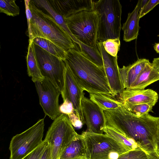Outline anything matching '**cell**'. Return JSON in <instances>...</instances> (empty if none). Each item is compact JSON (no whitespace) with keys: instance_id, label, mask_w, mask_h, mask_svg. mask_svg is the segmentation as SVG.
<instances>
[{"instance_id":"1","label":"cell","mask_w":159,"mask_h":159,"mask_svg":"<svg viewBox=\"0 0 159 159\" xmlns=\"http://www.w3.org/2000/svg\"><path fill=\"white\" fill-rule=\"evenodd\" d=\"M106 126L111 127L133 140L148 154L157 152L156 139L159 117L149 113L137 116L119 107L104 111Z\"/></svg>"},{"instance_id":"2","label":"cell","mask_w":159,"mask_h":159,"mask_svg":"<svg viewBox=\"0 0 159 159\" xmlns=\"http://www.w3.org/2000/svg\"><path fill=\"white\" fill-rule=\"evenodd\" d=\"M67 53L64 61L84 91L89 94L101 93L113 97L104 68L95 64L75 48Z\"/></svg>"},{"instance_id":"3","label":"cell","mask_w":159,"mask_h":159,"mask_svg":"<svg viewBox=\"0 0 159 159\" xmlns=\"http://www.w3.org/2000/svg\"><path fill=\"white\" fill-rule=\"evenodd\" d=\"M29 7L32 13L30 25L32 39L37 37L46 39L66 51L75 48L74 43L63 29L31 0Z\"/></svg>"},{"instance_id":"4","label":"cell","mask_w":159,"mask_h":159,"mask_svg":"<svg viewBox=\"0 0 159 159\" xmlns=\"http://www.w3.org/2000/svg\"><path fill=\"white\" fill-rule=\"evenodd\" d=\"M92 10L99 16L97 42L119 39L122 6L118 0H93Z\"/></svg>"},{"instance_id":"5","label":"cell","mask_w":159,"mask_h":159,"mask_svg":"<svg viewBox=\"0 0 159 159\" xmlns=\"http://www.w3.org/2000/svg\"><path fill=\"white\" fill-rule=\"evenodd\" d=\"M65 19L69 29L77 40L88 46L97 47L99 17L96 11H82Z\"/></svg>"},{"instance_id":"6","label":"cell","mask_w":159,"mask_h":159,"mask_svg":"<svg viewBox=\"0 0 159 159\" xmlns=\"http://www.w3.org/2000/svg\"><path fill=\"white\" fill-rule=\"evenodd\" d=\"M88 159H117L128 151L121 143L106 134L84 132Z\"/></svg>"},{"instance_id":"7","label":"cell","mask_w":159,"mask_h":159,"mask_svg":"<svg viewBox=\"0 0 159 159\" xmlns=\"http://www.w3.org/2000/svg\"><path fill=\"white\" fill-rule=\"evenodd\" d=\"M77 134L67 115L61 114L54 120L44 139L50 146L52 159H58Z\"/></svg>"},{"instance_id":"8","label":"cell","mask_w":159,"mask_h":159,"mask_svg":"<svg viewBox=\"0 0 159 159\" xmlns=\"http://www.w3.org/2000/svg\"><path fill=\"white\" fill-rule=\"evenodd\" d=\"M44 119L39 120L23 132L14 136L9 145L10 159H22L43 142Z\"/></svg>"},{"instance_id":"9","label":"cell","mask_w":159,"mask_h":159,"mask_svg":"<svg viewBox=\"0 0 159 159\" xmlns=\"http://www.w3.org/2000/svg\"><path fill=\"white\" fill-rule=\"evenodd\" d=\"M34 44V49L39 68L44 78L49 80L64 93L66 65L64 61Z\"/></svg>"},{"instance_id":"10","label":"cell","mask_w":159,"mask_h":159,"mask_svg":"<svg viewBox=\"0 0 159 159\" xmlns=\"http://www.w3.org/2000/svg\"><path fill=\"white\" fill-rule=\"evenodd\" d=\"M39 103L46 116L55 120L61 114L59 109V98L61 93L48 79L34 83Z\"/></svg>"},{"instance_id":"11","label":"cell","mask_w":159,"mask_h":159,"mask_svg":"<svg viewBox=\"0 0 159 159\" xmlns=\"http://www.w3.org/2000/svg\"><path fill=\"white\" fill-rule=\"evenodd\" d=\"M81 109L87 132L102 134L106 126V119L104 111L96 104L85 97H83Z\"/></svg>"},{"instance_id":"12","label":"cell","mask_w":159,"mask_h":159,"mask_svg":"<svg viewBox=\"0 0 159 159\" xmlns=\"http://www.w3.org/2000/svg\"><path fill=\"white\" fill-rule=\"evenodd\" d=\"M97 46L102 57L103 67L112 97L117 96L124 90L120 77L117 56L113 57L107 53L102 43L97 42Z\"/></svg>"},{"instance_id":"13","label":"cell","mask_w":159,"mask_h":159,"mask_svg":"<svg viewBox=\"0 0 159 159\" xmlns=\"http://www.w3.org/2000/svg\"><path fill=\"white\" fill-rule=\"evenodd\" d=\"M84 91L66 65L64 91L62 97L63 100L67 98L72 103L75 113L83 125L85 124L81 109L82 99L84 94Z\"/></svg>"},{"instance_id":"14","label":"cell","mask_w":159,"mask_h":159,"mask_svg":"<svg viewBox=\"0 0 159 159\" xmlns=\"http://www.w3.org/2000/svg\"><path fill=\"white\" fill-rule=\"evenodd\" d=\"M118 96V100L122 104L147 103L153 107L157 102L159 98L157 93L151 89H126Z\"/></svg>"},{"instance_id":"15","label":"cell","mask_w":159,"mask_h":159,"mask_svg":"<svg viewBox=\"0 0 159 159\" xmlns=\"http://www.w3.org/2000/svg\"><path fill=\"white\" fill-rule=\"evenodd\" d=\"M52 7L65 19L82 11L92 10V0H49Z\"/></svg>"},{"instance_id":"16","label":"cell","mask_w":159,"mask_h":159,"mask_svg":"<svg viewBox=\"0 0 159 159\" xmlns=\"http://www.w3.org/2000/svg\"><path fill=\"white\" fill-rule=\"evenodd\" d=\"M150 62L145 58L139 59L127 66L119 68L122 85L124 89H129L146 65Z\"/></svg>"},{"instance_id":"17","label":"cell","mask_w":159,"mask_h":159,"mask_svg":"<svg viewBox=\"0 0 159 159\" xmlns=\"http://www.w3.org/2000/svg\"><path fill=\"white\" fill-rule=\"evenodd\" d=\"M142 0L138 1L133 11L128 14L126 21L123 24L122 29L124 32L123 40L129 42L136 39L139 35L140 27L139 11Z\"/></svg>"},{"instance_id":"18","label":"cell","mask_w":159,"mask_h":159,"mask_svg":"<svg viewBox=\"0 0 159 159\" xmlns=\"http://www.w3.org/2000/svg\"><path fill=\"white\" fill-rule=\"evenodd\" d=\"M32 1L37 7L53 19L70 36L75 44H78L79 41L72 35L70 30L65 18L52 7L49 0Z\"/></svg>"},{"instance_id":"19","label":"cell","mask_w":159,"mask_h":159,"mask_svg":"<svg viewBox=\"0 0 159 159\" xmlns=\"http://www.w3.org/2000/svg\"><path fill=\"white\" fill-rule=\"evenodd\" d=\"M58 159H88L83 134H78Z\"/></svg>"},{"instance_id":"20","label":"cell","mask_w":159,"mask_h":159,"mask_svg":"<svg viewBox=\"0 0 159 159\" xmlns=\"http://www.w3.org/2000/svg\"><path fill=\"white\" fill-rule=\"evenodd\" d=\"M28 74L34 82L42 80V75L39 66L33 39H29L28 52L26 57Z\"/></svg>"},{"instance_id":"21","label":"cell","mask_w":159,"mask_h":159,"mask_svg":"<svg viewBox=\"0 0 159 159\" xmlns=\"http://www.w3.org/2000/svg\"><path fill=\"white\" fill-rule=\"evenodd\" d=\"M159 80V73L150 62L143 70L129 89H144L149 85Z\"/></svg>"},{"instance_id":"22","label":"cell","mask_w":159,"mask_h":159,"mask_svg":"<svg viewBox=\"0 0 159 159\" xmlns=\"http://www.w3.org/2000/svg\"><path fill=\"white\" fill-rule=\"evenodd\" d=\"M34 44L58 58L64 60L67 56V51L50 41L37 37L33 39Z\"/></svg>"},{"instance_id":"23","label":"cell","mask_w":159,"mask_h":159,"mask_svg":"<svg viewBox=\"0 0 159 159\" xmlns=\"http://www.w3.org/2000/svg\"><path fill=\"white\" fill-rule=\"evenodd\" d=\"M90 99L104 111L115 109L121 106L122 103L108 95L101 93H90Z\"/></svg>"},{"instance_id":"24","label":"cell","mask_w":159,"mask_h":159,"mask_svg":"<svg viewBox=\"0 0 159 159\" xmlns=\"http://www.w3.org/2000/svg\"><path fill=\"white\" fill-rule=\"evenodd\" d=\"M103 130L105 134L122 144L128 151L140 148L133 140L111 127L106 126Z\"/></svg>"},{"instance_id":"25","label":"cell","mask_w":159,"mask_h":159,"mask_svg":"<svg viewBox=\"0 0 159 159\" xmlns=\"http://www.w3.org/2000/svg\"><path fill=\"white\" fill-rule=\"evenodd\" d=\"M79 50L84 57L98 66L103 68V63L102 56L98 47H92L87 45L79 41Z\"/></svg>"},{"instance_id":"26","label":"cell","mask_w":159,"mask_h":159,"mask_svg":"<svg viewBox=\"0 0 159 159\" xmlns=\"http://www.w3.org/2000/svg\"><path fill=\"white\" fill-rule=\"evenodd\" d=\"M0 12L7 16H15L19 15L20 9L14 0H0Z\"/></svg>"},{"instance_id":"27","label":"cell","mask_w":159,"mask_h":159,"mask_svg":"<svg viewBox=\"0 0 159 159\" xmlns=\"http://www.w3.org/2000/svg\"><path fill=\"white\" fill-rule=\"evenodd\" d=\"M123 106L127 110L139 116L149 113L152 110L153 106L147 103L131 104L124 103Z\"/></svg>"},{"instance_id":"28","label":"cell","mask_w":159,"mask_h":159,"mask_svg":"<svg viewBox=\"0 0 159 159\" xmlns=\"http://www.w3.org/2000/svg\"><path fill=\"white\" fill-rule=\"evenodd\" d=\"M117 159H152L150 156L140 148L128 151Z\"/></svg>"},{"instance_id":"29","label":"cell","mask_w":159,"mask_h":159,"mask_svg":"<svg viewBox=\"0 0 159 159\" xmlns=\"http://www.w3.org/2000/svg\"><path fill=\"white\" fill-rule=\"evenodd\" d=\"M102 43L107 53L113 57L117 56L120 45L119 39H108Z\"/></svg>"},{"instance_id":"30","label":"cell","mask_w":159,"mask_h":159,"mask_svg":"<svg viewBox=\"0 0 159 159\" xmlns=\"http://www.w3.org/2000/svg\"><path fill=\"white\" fill-rule=\"evenodd\" d=\"M48 144V142L44 139L39 146L22 159H40Z\"/></svg>"},{"instance_id":"31","label":"cell","mask_w":159,"mask_h":159,"mask_svg":"<svg viewBox=\"0 0 159 159\" xmlns=\"http://www.w3.org/2000/svg\"><path fill=\"white\" fill-rule=\"evenodd\" d=\"M63 103L59 106V111L61 114L68 116L74 112V108L72 103L66 98L63 100Z\"/></svg>"},{"instance_id":"32","label":"cell","mask_w":159,"mask_h":159,"mask_svg":"<svg viewBox=\"0 0 159 159\" xmlns=\"http://www.w3.org/2000/svg\"><path fill=\"white\" fill-rule=\"evenodd\" d=\"M159 4V0H149L142 11L139 13L140 18L148 13Z\"/></svg>"},{"instance_id":"33","label":"cell","mask_w":159,"mask_h":159,"mask_svg":"<svg viewBox=\"0 0 159 159\" xmlns=\"http://www.w3.org/2000/svg\"><path fill=\"white\" fill-rule=\"evenodd\" d=\"M30 1V0L25 1V13L27 21L28 33L29 37V39H32L30 25V21L32 17V13L29 7Z\"/></svg>"},{"instance_id":"34","label":"cell","mask_w":159,"mask_h":159,"mask_svg":"<svg viewBox=\"0 0 159 159\" xmlns=\"http://www.w3.org/2000/svg\"><path fill=\"white\" fill-rule=\"evenodd\" d=\"M67 116L73 126L76 127H80L83 125L82 122L74 113Z\"/></svg>"},{"instance_id":"35","label":"cell","mask_w":159,"mask_h":159,"mask_svg":"<svg viewBox=\"0 0 159 159\" xmlns=\"http://www.w3.org/2000/svg\"><path fill=\"white\" fill-rule=\"evenodd\" d=\"M40 159H52L50 148L48 143Z\"/></svg>"},{"instance_id":"36","label":"cell","mask_w":159,"mask_h":159,"mask_svg":"<svg viewBox=\"0 0 159 159\" xmlns=\"http://www.w3.org/2000/svg\"><path fill=\"white\" fill-rule=\"evenodd\" d=\"M151 64L154 69L159 73V57L154 58Z\"/></svg>"},{"instance_id":"37","label":"cell","mask_w":159,"mask_h":159,"mask_svg":"<svg viewBox=\"0 0 159 159\" xmlns=\"http://www.w3.org/2000/svg\"><path fill=\"white\" fill-rule=\"evenodd\" d=\"M159 124L158 130L156 139V143L157 146V151L158 153H159Z\"/></svg>"},{"instance_id":"38","label":"cell","mask_w":159,"mask_h":159,"mask_svg":"<svg viewBox=\"0 0 159 159\" xmlns=\"http://www.w3.org/2000/svg\"><path fill=\"white\" fill-rule=\"evenodd\" d=\"M149 0H142L139 12H140Z\"/></svg>"},{"instance_id":"39","label":"cell","mask_w":159,"mask_h":159,"mask_svg":"<svg viewBox=\"0 0 159 159\" xmlns=\"http://www.w3.org/2000/svg\"><path fill=\"white\" fill-rule=\"evenodd\" d=\"M154 49L157 53L159 54V43H156L154 45Z\"/></svg>"},{"instance_id":"40","label":"cell","mask_w":159,"mask_h":159,"mask_svg":"<svg viewBox=\"0 0 159 159\" xmlns=\"http://www.w3.org/2000/svg\"><path fill=\"white\" fill-rule=\"evenodd\" d=\"M158 154L159 156V153H158Z\"/></svg>"}]
</instances>
